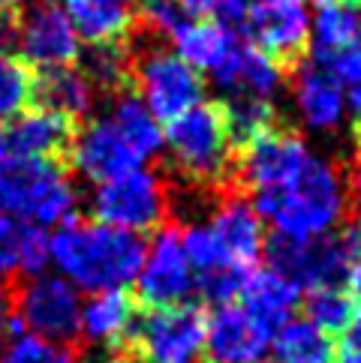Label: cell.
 <instances>
[{
  "label": "cell",
  "mask_w": 361,
  "mask_h": 363,
  "mask_svg": "<svg viewBox=\"0 0 361 363\" xmlns=\"http://www.w3.org/2000/svg\"><path fill=\"white\" fill-rule=\"evenodd\" d=\"M256 213L286 240H313L340 225L346 213V186L340 172L311 150L277 186L253 196Z\"/></svg>",
  "instance_id": "6da1fadb"
},
{
  "label": "cell",
  "mask_w": 361,
  "mask_h": 363,
  "mask_svg": "<svg viewBox=\"0 0 361 363\" xmlns=\"http://www.w3.org/2000/svg\"><path fill=\"white\" fill-rule=\"evenodd\" d=\"M141 258L145 240L139 235L102 225L97 219L79 223L75 216L51 238V264L58 267V277L90 294L133 285Z\"/></svg>",
  "instance_id": "7a4b0ae2"
},
{
  "label": "cell",
  "mask_w": 361,
  "mask_h": 363,
  "mask_svg": "<svg viewBox=\"0 0 361 363\" xmlns=\"http://www.w3.org/2000/svg\"><path fill=\"white\" fill-rule=\"evenodd\" d=\"M75 186L55 160H9L0 174V213L40 228L75 219Z\"/></svg>",
  "instance_id": "3957f363"
},
{
  "label": "cell",
  "mask_w": 361,
  "mask_h": 363,
  "mask_svg": "<svg viewBox=\"0 0 361 363\" xmlns=\"http://www.w3.org/2000/svg\"><path fill=\"white\" fill-rule=\"evenodd\" d=\"M163 150H169L178 172L202 184H217L232 168L235 141L229 135L226 111L214 102H199L178 114L163 129Z\"/></svg>",
  "instance_id": "277c9868"
},
{
  "label": "cell",
  "mask_w": 361,
  "mask_h": 363,
  "mask_svg": "<svg viewBox=\"0 0 361 363\" xmlns=\"http://www.w3.org/2000/svg\"><path fill=\"white\" fill-rule=\"evenodd\" d=\"M268 262L277 274L289 277L298 289L340 285L361 258V223H346L313 240L274 238L265 243Z\"/></svg>",
  "instance_id": "5b68a950"
},
{
  "label": "cell",
  "mask_w": 361,
  "mask_h": 363,
  "mask_svg": "<svg viewBox=\"0 0 361 363\" xmlns=\"http://www.w3.org/2000/svg\"><path fill=\"white\" fill-rule=\"evenodd\" d=\"M166 204H169V196H166L160 174L139 165L106 184H97L94 196H90V213L102 225L141 238L145 231H153L163 223Z\"/></svg>",
  "instance_id": "8992f818"
},
{
  "label": "cell",
  "mask_w": 361,
  "mask_h": 363,
  "mask_svg": "<svg viewBox=\"0 0 361 363\" xmlns=\"http://www.w3.org/2000/svg\"><path fill=\"white\" fill-rule=\"evenodd\" d=\"M130 79L139 87V99L160 123L175 121L205 96L202 75L169 48H151L133 60Z\"/></svg>",
  "instance_id": "52a82bcc"
},
{
  "label": "cell",
  "mask_w": 361,
  "mask_h": 363,
  "mask_svg": "<svg viewBox=\"0 0 361 363\" xmlns=\"http://www.w3.org/2000/svg\"><path fill=\"white\" fill-rule=\"evenodd\" d=\"M130 342L139 363H199L205 315L187 303L157 306L136 318Z\"/></svg>",
  "instance_id": "ba28073f"
},
{
  "label": "cell",
  "mask_w": 361,
  "mask_h": 363,
  "mask_svg": "<svg viewBox=\"0 0 361 363\" xmlns=\"http://www.w3.org/2000/svg\"><path fill=\"white\" fill-rule=\"evenodd\" d=\"M12 321L24 333L43 336L48 342L63 345L79 336L82 294L72 282H67L58 274L31 277L28 285H21L18 291Z\"/></svg>",
  "instance_id": "9c48e42d"
},
{
  "label": "cell",
  "mask_w": 361,
  "mask_h": 363,
  "mask_svg": "<svg viewBox=\"0 0 361 363\" xmlns=\"http://www.w3.org/2000/svg\"><path fill=\"white\" fill-rule=\"evenodd\" d=\"M12 48L18 51V60H24L36 72L72 67L82 55L79 33H75L63 6H58L55 0H43L28 12H18Z\"/></svg>",
  "instance_id": "30bf717a"
},
{
  "label": "cell",
  "mask_w": 361,
  "mask_h": 363,
  "mask_svg": "<svg viewBox=\"0 0 361 363\" xmlns=\"http://www.w3.org/2000/svg\"><path fill=\"white\" fill-rule=\"evenodd\" d=\"M136 289L151 309L178 306L196 291V274H193L184 238L178 228H160L153 240L145 243V258H141L136 277Z\"/></svg>",
  "instance_id": "8fae6325"
},
{
  "label": "cell",
  "mask_w": 361,
  "mask_h": 363,
  "mask_svg": "<svg viewBox=\"0 0 361 363\" xmlns=\"http://www.w3.org/2000/svg\"><path fill=\"white\" fill-rule=\"evenodd\" d=\"M244 33L271 60H298L311 45V12L304 0H253Z\"/></svg>",
  "instance_id": "7c38bea8"
},
{
  "label": "cell",
  "mask_w": 361,
  "mask_h": 363,
  "mask_svg": "<svg viewBox=\"0 0 361 363\" xmlns=\"http://www.w3.org/2000/svg\"><path fill=\"white\" fill-rule=\"evenodd\" d=\"M70 160L75 172L90 184H106L141 165V157L126 145V138L109 118H94L79 133H72Z\"/></svg>",
  "instance_id": "4fadbf2b"
},
{
  "label": "cell",
  "mask_w": 361,
  "mask_h": 363,
  "mask_svg": "<svg viewBox=\"0 0 361 363\" xmlns=\"http://www.w3.org/2000/svg\"><path fill=\"white\" fill-rule=\"evenodd\" d=\"M268 345L271 333L241 306H217L211 318H205L202 354L208 363H262Z\"/></svg>",
  "instance_id": "5bb4252c"
},
{
  "label": "cell",
  "mask_w": 361,
  "mask_h": 363,
  "mask_svg": "<svg viewBox=\"0 0 361 363\" xmlns=\"http://www.w3.org/2000/svg\"><path fill=\"white\" fill-rule=\"evenodd\" d=\"M292 96L301 123L313 133H331L346 118V87L334 79L319 57L298 67Z\"/></svg>",
  "instance_id": "9a60e30c"
},
{
  "label": "cell",
  "mask_w": 361,
  "mask_h": 363,
  "mask_svg": "<svg viewBox=\"0 0 361 363\" xmlns=\"http://www.w3.org/2000/svg\"><path fill=\"white\" fill-rule=\"evenodd\" d=\"M211 79L220 84L229 99H262L274 102L283 87V67L271 60L253 43H238L235 51Z\"/></svg>",
  "instance_id": "2e32d148"
},
{
  "label": "cell",
  "mask_w": 361,
  "mask_h": 363,
  "mask_svg": "<svg viewBox=\"0 0 361 363\" xmlns=\"http://www.w3.org/2000/svg\"><path fill=\"white\" fill-rule=\"evenodd\" d=\"M208 228L229 262H235L247 270L256 258L265 252V223H262V216L256 213L253 201L241 199V196H229L217 207Z\"/></svg>",
  "instance_id": "e0dca14e"
},
{
  "label": "cell",
  "mask_w": 361,
  "mask_h": 363,
  "mask_svg": "<svg viewBox=\"0 0 361 363\" xmlns=\"http://www.w3.org/2000/svg\"><path fill=\"white\" fill-rule=\"evenodd\" d=\"M301 303V289L289 277L277 274L274 267L250 270L241 289V309L268 333L286 324Z\"/></svg>",
  "instance_id": "ac0fdd59"
},
{
  "label": "cell",
  "mask_w": 361,
  "mask_h": 363,
  "mask_svg": "<svg viewBox=\"0 0 361 363\" xmlns=\"http://www.w3.org/2000/svg\"><path fill=\"white\" fill-rule=\"evenodd\" d=\"M72 141V123L45 108H24L16 114L6 133L9 153L16 160H55Z\"/></svg>",
  "instance_id": "d6986e66"
},
{
  "label": "cell",
  "mask_w": 361,
  "mask_h": 363,
  "mask_svg": "<svg viewBox=\"0 0 361 363\" xmlns=\"http://www.w3.org/2000/svg\"><path fill=\"white\" fill-rule=\"evenodd\" d=\"M136 318H139L136 303L126 294V289L97 291V294H90V301L82 303L79 333L94 345L118 348L121 342H130Z\"/></svg>",
  "instance_id": "ffe728a7"
},
{
  "label": "cell",
  "mask_w": 361,
  "mask_h": 363,
  "mask_svg": "<svg viewBox=\"0 0 361 363\" xmlns=\"http://www.w3.org/2000/svg\"><path fill=\"white\" fill-rule=\"evenodd\" d=\"M97 90L85 79L82 69L75 67H58V69H40L33 75V99L40 108L60 114L63 121L87 118L94 108Z\"/></svg>",
  "instance_id": "44dd1931"
},
{
  "label": "cell",
  "mask_w": 361,
  "mask_h": 363,
  "mask_svg": "<svg viewBox=\"0 0 361 363\" xmlns=\"http://www.w3.org/2000/svg\"><path fill=\"white\" fill-rule=\"evenodd\" d=\"M51 262L48 231L0 213V274L40 277Z\"/></svg>",
  "instance_id": "7402d4cb"
},
{
  "label": "cell",
  "mask_w": 361,
  "mask_h": 363,
  "mask_svg": "<svg viewBox=\"0 0 361 363\" xmlns=\"http://www.w3.org/2000/svg\"><path fill=\"white\" fill-rule=\"evenodd\" d=\"M63 12L70 16L79 40L121 43L136 21L133 0H63Z\"/></svg>",
  "instance_id": "603a6c76"
},
{
  "label": "cell",
  "mask_w": 361,
  "mask_h": 363,
  "mask_svg": "<svg viewBox=\"0 0 361 363\" xmlns=\"http://www.w3.org/2000/svg\"><path fill=\"white\" fill-rule=\"evenodd\" d=\"M172 40H175V55L180 60H187L199 75L202 72L214 75L226 63V57L235 51V45L241 43L235 33L226 30L223 24H217L214 18L184 21L172 33Z\"/></svg>",
  "instance_id": "cb8c5ba5"
},
{
  "label": "cell",
  "mask_w": 361,
  "mask_h": 363,
  "mask_svg": "<svg viewBox=\"0 0 361 363\" xmlns=\"http://www.w3.org/2000/svg\"><path fill=\"white\" fill-rule=\"evenodd\" d=\"M271 352L277 363H338L334 336L307 318H289L271 333Z\"/></svg>",
  "instance_id": "d4e9b609"
},
{
  "label": "cell",
  "mask_w": 361,
  "mask_h": 363,
  "mask_svg": "<svg viewBox=\"0 0 361 363\" xmlns=\"http://www.w3.org/2000/svg\"><path fill=\"white\" fill-rule=\"evenodd\" d=\"M316 18L311 24L313 51L319 57L361 43V4L358 0H316Z\"/></svg>",
  "instance_id": "484cf974"
},
{
  "label": "cell",
  "mask_w": 361,
  "mask_h": 363,
  "mask_svg": "<svg viewBox=\"0 0 361 363\" xmlns=\"http://www.w3.org/2000/svg\"><path fill=\"white\" fill-rule=\"evenodd\" d=\"M109 121L118 126V133L126 138V145H130L141 157V162L157 157V153L163 150V123L153 118V114L148 111V106L139 96L118 94Z\"/></svg>",
  "instance_id": "4316f807"
},
{
  "label": "cell",
  "mask_w": 361,
  "mask_h": 363,
  "mask_svg": "<svg viewBox=\"0 0 361 363\" xmlns=\"http://www.w3.org/2000/svg\"><path fill=\"white\" fill-rule=\"evenodd\" d=\"M82 57V72L85 79L102 90H121L130 82V69H133V57L126 51L124 43H97L90 45Z\"/></svg>",
  "instance_id": "83f0119b"
},
{
  "label": "cell",
  "mask_w": 361,
  "mask_h": 363,
  "mask_svg": "<svg viewBox=\"0 0 361 363\" xmlns=\"http://www.w3.org/2000/svg\"><path fill=\"white\" fill-rule=\"evenodd\" d=\"M304 313L311 324L334 336L343 333V328L350 324L355 313V301L343 285H319V289H311V294L304 297Z\"/></svg>",
  "instance_id": "f1b7e54d"
},
{
  "label": "cell",
  "mask_w": 361,
  "mask_h": 363,
  "mask_svg": "<svg viewBox=\"0 0 361 363\" xmlns=\"http://www.w3.org/2000/svg\"><path fill=\"white\" fill-rule=\"evenodd\" d=\"M33 99V72L16 55L0 51V121H12Z\"/></svg>",
  "instance_id": "f546056e"
},
{
  "label": "cell",
  "mask_w": 361,
  "mask_h": 363,
  "mask_svg": "<svg viewBox=\"0 0 361 363\" xmlns=\"http://www.w3.org/2000/svg\"><path fill=\"white\" fill-rule=\"evenodd\" d=\"M226 123H229V135L235 141V147H244L247 141L256 135L274 129V102H262V99H229L226 106Z\"/></svg>",
  "instance_id": "4dcf8cb0"
},
{
  "label": "cell",
  "mask_w": 361,
  "mask_h": 363,
  "mask_svg": "<svg viewBox=\"0 0 361 363\" xmlns=\"http://www.w3.org/2000/svg\"><path fill=\"white\" fill-rule=\"evenodd\" d=\"M0 363H72V354L58 342H48L33 333H9L0 348Z\"/></svg>",
  "instance_id": "1f68e13d"
},
{
  "label": "cell",
  "mask_w": 361,
  "mask_h": 363,
  "mask_svg": "<svg viewBox=\"0 0 361 363\" xmlns=\"http://www.w3.org/2000/svg\"><path fill=\"white\" fill-rule=\"evenodd\" d=\"M319 57V55H316ZM322 63L328 67V72L338 79L343 87H361V43L343 48V51H334V55L319 57Z\"/></svg>",
  "instance_id": "d6a6232c"
},
{
  "label": "cell",
  "mask_w": 361,
  "mask_h": 363,
  "mask_svg": "<svg viewBox=\"0 0 361 363\" xmlns=\"http://www.w3.org/2000/svg\"><path fill=\"white\" fill-rule=\"evenodd\" d=\"M338 363H361V303H355V313L343 328V340L338 345Z\"/></svg>",
  "instance_id": "836d02e7"
},
{
  "label": "cell",
  "mask_w": 361,
  "mask_h": 363,
  "mask_svg": "<svg viewBox=\"0 0 361 363\" xmlns=\"http://www.w3.org/2000/svg\"><path fill=\"white\" fill-rule=\"evenodd\" d=\"M247 9H250L247 0H220L214 12V21L238 36L244 30V24H247Z\"/></svg>",
  "instance_id": "e575fe53"
},
{
  "label": "cell",
  "mask_w": 361,
  "mask_h": 363,
  "mask_svg": "<svg viewBox=\"0 0 361 363\" xmlns=\"http://www.w3.org/2000/svg\"><path fill=\"white\" fill-rule=\"evenodd\" d=\"M217 4L220 0H178L180 12H184L187 21H205V18H214Z\"/></svg>",
  "instance_id": "d590c367"
},
{
  "label": "cell",
  "mask_w": 361,
  "mask_h": 363,
  "mask_svg": "<svg viewBox=\"0 0 361 363\" xmlns=\"http://www.w3.org/2000/svg\"><path fill=\"white\" fill-rule=\"evenodd\" d=\"M346 111L352 114L355 129H358V135H361V87H352L350 90V96H346Z\"/></svg>",
  "instance_id": "8d00e7d4"
},
{
  "label": "cell",
  "mask_w": 361,
  "mask_h": 363,
  "mask_svg": "<svg viewBox=\"0 0 361 363\" xmlns=\"http://www.w3.org/2000/svg\"><path fill=\"white\" fill-rule=\"evenodd\" d=\"M6 328H9V291L4 279H0V336L6 333Z\"/></svg>",
  "instance_id": "74e56055"
},
{
  "label": "cell",
  "mask_w": 361,
  "mask_h": 363,
  "mask_svg": "<svg viewBox=\"0 0 361 363\" xmlns=\"http://www.w3.org/2000/svg\"><path fill=\"white\" fill-rule=\"evenodd\" d=\"M9 160H12V153H9V145H6V133H4V129H0V174L6 172Z\"/></svg>",
  "instance_id": "f35d334b"
},
{
  "label": "cell",
  "mask_w": 361,
  "mask_h": 363,
  "mask_svg": "<svg viewBox=\"0 0 361 363\" xmlns=\"http://www.w3.org/2000/svg\"><path fill=\"white\" fill-rule=\"evenodd\" d=\"M350 282H352V289L361 294V258H358V262L352 264V270H350Z\"/></svg>",
  "instance_id": "ab89813d"
},
{
  "label": "cell",
  "mask_w": 361,
  "mask_h": 363,
  "mask_svg": "<svg viewBox=\"0 0 361 363\" xmlns=\"http://www.w3.org/2000/svg\"><path fill=\"white\" fill-rule=\"evenodd\" d=\"M24 0H0V12H18Z\"/></svg>",
  "instance_id": "60d3db41"
},
{
  "label": "cell",
  "mask_w": 361,
  "mask_h": 363,
  "mask_svg": "<svg viewBox=\"0 0 361 363\" xmlns=\"http://www.w3.org/2000/svg\"><path fill=\"white\" fill-rule=\"evenodd\" d=\"M124 363H139V360H124Z\"/></svg>",
  "instance_id": "b9f144b4"
},
{
  "label": "cell",
  "mask_w": 361,
  "mask_h": 363,
  "mask_svg": "<svg viewBox=\"0 0 361 363\" xmlns=\"http://www.w3.org/2000/svg\"><path fill=\"white\" fill-rule=\"evenodd\" d=\"M358 4H361V0H358Z\"/></svg>",
  "instance_id": "7bdbcfd3"
}]
</instances>
